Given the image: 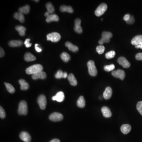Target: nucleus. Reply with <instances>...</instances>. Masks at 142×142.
<instances>
[{
    "mask_svg": "<svg viewBox=\"0 0 142 142\" xmlns=\"http://www.w3.org/2000/svg\"><path fill=\"white\" fill-rule=\"evenodd\" d=\"M61 57L62 61L64 62H68L70 60V55L65 52L62 53L61 55Z\"/></svg>",
    "mask_w": 142,
    "mask_h": 142,
    "instance_id": "31",
    "label": "nucleus"
},
{
    "mask_svg": "<svg viewBox=\"0 0 142 142\" xmlns=\"http://www.w3.org/2000/svg\"><path fill=\"white\" fill-rule=\"evenodd\" d=\"M115 68V66L113 64L109 65H106L104 67V69L106 72H110L113 71Z\"/></svg>",
    "mask_w": 142,
    "mask_h": 142,
    "instance_id": "34",
    "label": "nucleus"
},
{
    "mask_svg": "<svg viewBox=\"0 0 142 142\" xmlns=\"http://www.w3.org/2000/svg\"><path fill=\"white\" fill-rule=\"evenodd\" d=\"M68 75L67 72H64V75H63V78H68Z\"/></svg>",
    "mask_w": 142,
    "mask_h": 142,
    "instance_id": "47",
    "label": "nucleus"
},
{
    "mask_svg": "<svg viewBox=\"0 0 142 142\" xmlns=\"http://www.w3.org/2000/svg\"><path fill=\"white\" fill-rule=\"evenodd\" d=\"M24 60L27 62H31L36 60V58L32 53L27 52L24 55Z\"/></svg>",
    "mask_w": 142,
    "mask_h": 142,
    "instance_id": "22",
    "label": "nucleus"
},
{
    "mask_svg": "<svg viewBox=\"0 0 142 142\" xmlns=\"http://www.w3.org/2000/svg\"><path fill=\"white\" fill-rule=\"evenodd\" d=\"M30 11V7L29 5H26L25 6L20 8L19 9V12L23 14H28Z\"/></svg>",
    "mask_w": 142,
    "mask_h": 142,
    "instance_id": "27",
    "label": "nucleus"
},
{
    "mask_svg": "<svg viewBox=\"0 0 142 142\" xmlns=\"http://www.w3.org/2000/svg\"><path fill=\"white\" fill-rule=\"evenodd\" d=\"M113 91L112 88L109 87H107L105 88L104 93L103 97L105 100H109L112 96Z\"/></svg>",
    "mask_w": 142,
    "mask_h": 142,
    "instance_id": "13",
    "label": "nucleus"
},
{
    "mask_svg": "<svg viewBox=\"0 0 142 142\" xmlns=\"http://www.w3.org/2000/svg\"><path fill=\"white\" fill-rule=\"evenodd\" d=\"M37 102L41 109L44 110L46 109L47 100L45 95L43 94L40 95L37 99Z\"/></svg>",
    "mask_w": 142,
    "mask_h": 142,
    "instance_id": "7",
    "label": "nucleus"
},
{
    "mask_svg": "<svg viewBox=\"0 0 142 142\" xmlns=\"http://www.w3.org/2000/svg\"><path fill=\"white\" fill-rule=\"evenodd\" d=\"M135 47L137 49L140 48L141 49H142V44H140V45L135 46Z\"/></svg>",
    "mask_w": 142,
    "mask_h": 142,
    "instance_id": "44",
    "label": "nucleus"
},
{
    "mask_svg": "<svg viewBox=\"0 0 142 142\" xmlns=\"http://www.w3.org/2000/svg\"><path fill=\"white\" fill-rule=\"evenodd\" d=\"M23 41L21 40H11L8 42V45L11 47H17L21 46L23 44Z\"/></svg>",
    "mask_w": 142,
    "mask_h": 142,
    "instance_id": "18",
    "label": "nucleus"
},
{
    "mask_svg": "<svg viewBox=\"0 0 142 142\" xmlns=\"http://www.w3.org/2000/svg\"><path fill=\"white\" fill-rule=\"evenodd\" d=\"M49 142H60V140L57 139H53Z\"/></svg>",
    "mask_w": 142,
    "mask_h": 142,
    "instance_id": "46",
    "label": "nucleus"
},
{
    "mask_svg": "<svg viewBox=\"0 0 142 142\" xmlns=\"http://www.w3.org/2000/svg\"><path fill=\"white\" fill-rule=\"evenodd\" d=\"M5 55V53L3 49L2 48V47H1V51H0V57L1 58L3 57Z\"/></svg>",
    "mask_w": 142,
    "mask_h": 142,
    "instance_id": "43",
    "label": "nucleus"
},
{
    "mask_svg": "<svg viewBox=\"0 0 142 142\" xmlns=\"http://www.w3.org/2000/svg\"><path fill=\"white\" fill-rule=\"evenodd\" d=\"M60 11L61 12H67L69 13H72L74 12V10L71 6H66L65 5H62L60 7Z\"/></svg>",
    "mask_w": 142,
    "mask_h": 142,
    "instance_id": "24",
    "label": "nucleus"
},
{
    "mask_svg": "<svg viewBox=\"0 0 142 142\" xmlns=\"http://www.w3.org/2000/svg\"><path fill=\"white\" fill-rule=\"evenodd\" d=\"M135 20L134 17L132 15H131L130 19L127 21H126V22L127 24H132L133 23L135 22Z\"/></svg>",
    "mask_w": 142,
    "mask_h": 142,
    "instance_id": "39",
    "label": "nucleus"
},
{
    "mask_svg": "<svg viewBox=\"0 0 142 142\" xmlns=\"http://www.w3.org/2000/svg\"><path fill=\"white\" fill-rule=\"evenodd\" d=\"M96 50L98 54L101 55V54H103L105 51V47L102 45H100L97 47Z\"/></svg>",
    "mask_w": 142,
    "mask_h": 142,
    "instance_id": "33",
    "label": "nucleus"
},
{
    "mask_svg": "<svg viewBox=\"0 0 142 142\" xmlns=\"http://www.w3.org/2000/svg\"><path fill=\"white\" fill-rule=\"evenodd\" d=\"M31 46H32V43H29L26 44V45H25V46L26 47H27V48H29V47H30Z\"/></svg>",
    "mask_w": 142,
    "mask_h": 142,
    "instance_id": "49",
    "label": "nucleus"
},
{
    "mask_svg": "<svg viewBox=\"0 0 142 142\" xmlns=\"http://www.w3.org/2000/svg\"><path fill=\"white\" fill-rule=\"evenodd\" d=\"M61 38V36L59 34L57 33H51L47 34V39L48 41H51L53 42H59Z\"/></svg>",
    "mask_w": 142,
    "mask_h": 142,
    "instance_id": "6",
    "label": "nucleus"
},
{
    "mask_svg": "<svg viewBox=\"0 0 142 142\" xmlns=\"http://www.w3.org/2000/svg\"><path fill=\"white\" fill-rule=\"evenodd\" d=\"M68 79L69 82L70 84L73 86H75L78 84L77 79L75 77L74 75L72 74H70L68 77Z\"/></svg>",
    "mask_w": 142,
    "mask_h": 142,
    "instance_id": "19",
    "label": "nucleus"
},
{
    "mask_svg": "<svg viewBox=\"0 0 142 142\" xmlns=\"http://www.w3.org/2000/svg\"><path fill=\"white\" fill-rule=\"evenodd\" d=\"M46 74L44 72L41 71L32 75V78L34 80L39 79H45L46 78Z\"/></svg>",
    "mask_w": 142,
    "mask_h": 142,
    "instance_id": "14",
    "label": "nucleus"
},
{
    "mask_svg": "<svg viewBox=\"0 0 142 142\" xmlns=\"http://www.w3.org/2000/svg\"><path fill=\"white\" fill-rule=\"evenodd\" d=\"M16 30L19 32V34L21 36H24L25 34V31L26 28L24 27L21 25L16 26L15 27Z\"/></svg>",
    "mask_w": 142,
    "mask_h": 142,
    "instance_id": "26",
    "label": "nucleus"
},
{
    "mask_svg": "<svg viewBox=\"0 0 142 142\" xmlns=\"http://www.w3.org/2000/svg\"><path fill=\"white\" fill-rule=\"evenodd\" d=\"M46 8L47 9V11L50 14H52L55 11V8L53 5L50 2L47 3L46 4Z\"/></svg>",
    "mask_w": 142,
    "mask_h": 142,
    "instance_id": "30",
    "label": "nucleus"
},
{
    "mask_svg": "<svg viewBox=\"0 0 142 142\" xmlns=\"http://www.w3.org/2000/svg\"><path fill=\"white\" fill-rule=\"evenodd\" d=\"M43 67L40 64L33 65L31 66L26 69V73L28 75H33L42 71Z\"/></svg>",
    "mask_w": 142,
    "mask_h": 142,
    "instance_id": "1",
    "label": "nucleus"
},
{
    "mask_svg": "<svg viewBox=\"0 0 142 142\" xmlns=\"http://www.w3.org/2000/svg\"><path fill=\"white\" fill-rule=\"evenodd\" d=\"M131 15L129 14H127L125 15L124 17V20L125 21H127L130 19Z\"/></svg>",
    "mask_w": 142,
    "mask_h": 142,
    "instance_id": "42",
    "label": "nucleus"
},
{
    "mask_svg": "<svg viewBox=\"0 0 142 142\" xmlns=\"http://www.w3.org/2000/svg\"><path fill=\"white\" fill-rule=\"evenodd\" d=\"M132 130V127L129 124H123L121 126L120 130L124 134H127L130 132Z\"/></svg>",
    "mask_w": 142,
    "mask_h": 142,
    "instance_id": "17",
    "label": "nucleus"
},
{
    "mask_svg": "<svg viewBox=\"0 0 142 142\" xmlns=\"http://www.w3.org/2000/svg\"><path fill=\"white\" fill-rule=\"evenodd\" d=\"M135 58L137 60L142 61V53H138L136 55Z\"/></svg>",
    "mask_w": 142,
    "mask_h": 142,
    "instance_id": "40",
    "label": "nucleus"
},
{
    "mask_svg": "<svg viewBox=\"0 0 142 142\" xmlns=\"http://www.w3.org/2000/svg\"><path fill=\"white\" fill-rule=\"evenodd\" d=\"M30 41V39H26L25 41L24 42V44L25 45H26V44H28V43H29V42Z\"/></svg>",
    "mask_w": 142,
    "mask_h": 142,
    "instance_id": "45",
    "label": "nucleus"
},
{
    "mask_svg": "<svg viewBox=\"0 0 142 142\" xmlns=\"http://www.w3.org/2000/svg\"><path fill=\"white\" fill-rule=\"evenodd\" d=\"M49 119L53 122H59L61 121L63 119L62 114L57 112H54L50 114L49 117Z\"/></svg>",
    "mask_w": 142,
    "mask_h": 142,
    "instance_id": "8",
    "label": "nucleus"
},
{
    "mask_svg": "<svg viewBox=\"0 0 142 142\" xmlns=\"http://www.w3.org/2000/svg\"><path fill=\"white\" fill-rule=\"evenodd\" d=\"M52 100H53V101H55L56 98L55 96H53V97H52Z\"/></svg>",
    "mask_w": 142,
    "mask_h": 142,
    "instance_id": "50",
    "label": "nucleus"
},
{
    "mask_svg": "<svg viewBox=\"0 0 142 142\" xmlns=\"http://www.w3.org/2000/svg\"><path fill=\"white\" fill-rule=\"evenodd\" d=\"M99 98H100V99L101 100V99H102V97L100 96V97Z\"/></svg>",
    "mask_w": 142,
    "mask_h": 142,
    "instance_id": "51",
    "label": "nucleus"
},
{
    "mask_svg": "<svg viewBox=\"0 0 142 142\" xmlns=\"http://www.w3.org/2000/svg\"><path fill=\"white\" fill-rule=\"evenodd\" d=\"M112 74L114 77L120 79L122 80H124L126 76L125 72L124 70L120 69L113 71Z\"/></svg>",
    "mask_w": 142,
    "mask_h": 142,
    "instance_id": "9",
    "label": "nucleus"
},
{
    "mask_svg": "<svg viewBox=\"0 0 142 142\" xmlns=\"http://www.w3.org/2000/svg\"><path fill=\"white\" fill-rule=\"evenodd\" d=\"M63 75H64V72L62 70H59L55 75V77L56 78L58 79L62 78H63Z\"/></svg>",
    "mask_w": 142,
    "mask_h": 142,
    "instance_id": "36",
    "label": "nucleus"
},
{
    "mask_svg": "<svg viewBox=\"0 0 142 142\" xmlns=\"http://www.w3.org/2000/svg\"><path fill=\"white\" fill-rule=\"evenodd\" d=\"M14 18L18 20L21 23H23L25 21V17L23 14L20 12H16L14 15Z\"/></svg>",
    "mask_w": 142,
    "mask_h": 142,
    "instance_id": "29",
    "label": "nucleus"
},
{
    "mask_svg": "<svg viewBox=\"0 0 142 142\" xmlns=\"http://www.w3.org/2000/svg\"><path fill=\"white\" fill-rule=\"evenodd\" d=\"M107 6L106 4L102 3L99 5L95 11V14L98 17H100L104 14L107 10Z\"/></svg>",
    "mask_w": 142,
    "mask_h": 142,
    "instance_id": "5",
    "label": "nucleus"
},
{
    "mask_svg": "<svg viewBox=\"0 0 142 142\" xmlns=\"http://www.w3.org/2000/svg\"><path fill=\"white\" fill-rule=\"evenodd\" d=\"M20 138L25 142H30L31 140V137L30 134L26 132H21L20 135Z\"/></svg>",
    "mask_w": 142,
    "mask_h": 142,
    "instance_id": "12",
    "label": "nucleus"
},
{
    "mask_svg": "<svg viewBox=\"0 0 142 142\" xmlns=\"http://www.w3.org/2000/svg\"><path fill=\"white\" fill-rule=\"evenodd\" d=\"M66 46L68 47L69 50L73 52H76L79 50L78 47L75 45H73L70 42H66L65 43Z\"/></svg>",
    "mask_w": 142,
    "mask_h": 142,
    "instance_id": "21",
    "label": "nucleus"
},
{
    "mask_svg": "<svg viewBox=\"0 0 142 142\" xmlns=\"http://www.w3.org/2000/svg\"><path fill=\"white\" fill-rule=\"evenodd\" d=\"M4 85H5L6 88H7V90L8 91V92H10V93H11V94H13V93H14L15 92V89L12 85L10 84V83H7V82H4Z\"/></svg>",
    "mask_w": 142,
    "mask_h": 142,
    "instance_id": "32",
    "label": "nucleus"
},
{
    "mask_svg": "<svg viewBox=\"0 0 142 142\" xmlns=\"http://www.w3.org/2000/svg\"><path fill=\"white\" fill-rule=\"evenodd\" d=\"M87 66L89 74L91 76H96L98 72L94 61H89L87 63Z\"/></svg>",
    "mask_w": 142,
    "mask_h": 142,
    "instance_id": "3",
    "label": "nucleus"
},
{
    "mask_svg": "<svg viewBox=\"0 0 142 142\" xmlns=\"http://www.w3.org/2000/svg\"><path fill=\"white\" fill-rule=\"evenodd\" d=\"M59 20V17L56 14H50L48 17H47L46 21L47 23H50L52 21H58Z\"/></svg>",
    "mask_w": 142,
    "mask_h": 142,
    "instance_id": "23",
    "label": "nucleus"
},
{
    "mask_svg": "<svg viewBox=\"0 0 142 142\" xmlns=\"http://www.w3.org/2000/svg\"><path fill=\"white\" fill-rule=\"evenodd\" d=\"M39 46L38 44H36L35 45V48L36 50L38 52H41L42 51V49L41 48H40V47H38Z\"/></svg>",
    "mask_w": 142,
    "mask_h": 142,
    "instance_id": "41",
    "label": "nucleus"
},
{
    "mask_svg": "<svg viewBox=\"0 0 142 142\" xmlns=\"http://www.w3.org/2000/svg\"><path fill=\"white\" fill-rule=\"evenodd\" d=\"M44 15H45V16L46 17H48L50 15V14H49L48 11H47L45 12Z\"/></svg>",
    "mask_w": 142,
    "mask_h": 142,
    "instance_id": "48",
    "label": "nucleus"
},
{
    "mask_svg": "<svg viewBox=\"0 0 142 142\" xmlns=\"http://www.w3.org/2000/svg\"><path fill=\"white\" fill-rule=\"evenodd\" d=\"M28 112L27 103L25 101H21L18 107V113L20 115H26Z\"/></svg>",
    "mask_w": 142,
    "mask_h": 142,
    "instance_id": "2",
    "label": "nucleus"
},
{
    "mask_svg": "<svg viewBox=\"0 0 142 142\" xmlns=\"http://www.w3.org/2000/svg\"><path fill=\"white\" fill-rule=\"evenodd\" d=\"M116 55L115 51H111L108 52L105 54V57L107 59H111L114 58Z\"/></svg>",
    "mask_w": 142,
    "mask_h": 142,
    "instance_id": "35",
    "label": "nucleus"
},
{
    "mask_svg": "<svg viewBox=\"0 0 142 142\" xmlns=\"http://www.w3.org/2000/svg\"><path fill=\"white\" fill-rule=\"evenodd\" d=\"M132 44L135 46L140 45L142 43V35H139L135 36L131 41Z\"/></svg>",
    "mask_w": 142,
    "mask_h": 142,
    "instance_id": "16",
    "label": "nucleus"
},
{
    "mask_svg": "<svg viewBox=\"0 0 142 142\" xmlns=\"http://www.w3.org/2000/svg\"><path fill=\"white\" fill-rule=\"evenodd\" d=\"M113 37V34L111 32L104 31L102 33V37L99 41V43L100 45L104 44V43L109 42L110 39Z\"/></svg>",
    "mask_w": 142,
    "mask_h": 142,
    "instance_id": "4",
    "label": "nucleus"
},
{
    "mask_svg": "<svg viewBox=\"0 0 142 142\" xmlns=\"http://www.w3.org/2000/svg\"><path fill=\"white\" fill-rule=\"evenodd\" d=\"M56 100L59 102H61L64 101L65 98L64 92L62 91L57 92L55 96Z\"/></svg>",
    "mask_w": 142,
    "mask_h": 142,
    "instance_id": "25",
    "label": "nucleus"
},
{
    "mask_svg": "<svg viewBox=\"0 0 142 142\" xmlns=\"http://www.w3.org/2000/svg\"><path fill=\"white\" fill-rule=\"evenodd\" d=\"M101 112L103 116L105 118H109L112 116V113L109 107L106 106H104L102 107Z\"/></svg>",
    "mask_w": 142,
    "mask_h": 142,
    "instance_id": "15",
    "label": "nucleus"
},
{
    "mask_svg": "<svg viewBox=\"0 0 142 142\" xmlns=\"http://www.w3.org/2000/svg\"><path fill=\"white\" fill-rule=\"evenodd\" d=\"M36 1V2H39V1Z\"/></svg>",
    "mask_w": 142,
    "mask_h": 142,
    "instance_id": "52",
    "label": "nucleus"
},
{
    "mask_svg": "<svg viewBox=\"0 0 142 142\" xmlns=\"http://www.w3.org/2000/svg\"><path fill=\"white\" fill-rule=\"evenodd\" d=\"M6 117V114L3 108L1 106L0 107V117L1 118H4Z\"/></svg>",
    "mask_w": 142,
    "mask_h": 142,
    "instance_id": "38",
    "label": "nucleus"
},
{
    "mask_svg": "<svg viewBox=\"0 0 142 142\" xmlns=\"http://www.w3.org/2000/svg\"><path fill=\"white\" fill-rule=\"evenodd\" d=\"M19 82L20 85V88L21 90L25 91V90H27L29 88V83L24 79H20L19 81Z\"/></svg>",
    "mask_w": 142,
    "mask_h": 142,
    "instance_id": "20",
    "label": "nucleus"
},
{
    "mask_svg": "<svg viewBox=\"0 0 142 142\" xmlns=\"http://www.w3.org/2000/svg\"><path fill=\"white\" fill-rule=\"evenodd\" d=\"M117 61L124 68H129L131 65V64L127 61V59L125 57H123V56L118 58Z\"/></svg>",
    "mask_w": 142,
    "mask_h": 142,
    "instance_id": "10",
    "label": "nucleus"
},
{
    "mask_svg": "<svg viewBox=\"0 0 142 142\" xmlns=\"http://www.w3.org/2000/svg\"><path fill=\"white\" fill-rule=\"evenodd\" d=\"M77 105L80 108H83L85 107V101L84 98L82 96H81L78 99L77 102Z\"/></svg>",
    "mask_w": 142,
    "mask_h": 142,
    "instance_id": "28",
    "label": "nucleus"
},
{
    "mask_svg": "<svg viewBox=\"0 0 142 142\" xmlns=\"http://www.w3.org/2000/svg\"><path fill=\"white\" fill-rule=\"evenodd\" d=\"M81 20L79 18H77L75 21L74 31L79 34H81L82 32V29L81 26Z\"/></svg>",
    "mask_w": 142,
    "mask_h": 142,
    "instance_id": "11",
    "label": "nucleus"
},
{
    "mask_svg": "<svg viewBox=\"0 0 142 142\" xmlns=\"http://www.w3.org/2000/svg\"><path fill=\"white\" fill-rule=\"evenodd\" d=\"M137 109L140 114L142 115V101L138 102L137 105Z\"/></svg>",
    "mask_w": 142,
    "mask_h": 142,
    "instance_id": "37",
    "label": "nucleus"
}]
</instances>
